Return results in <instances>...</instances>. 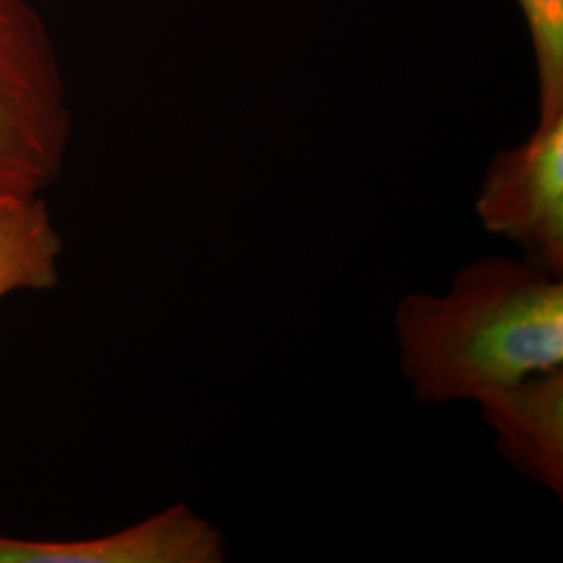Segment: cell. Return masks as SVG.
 Wrapping results in <instances>:
<instances>
[{
	"label": "cell",
	"mask_w": 563,
	"mask_h": 563,
	"mask_svg": "<svg viewBox=\"0 0 563 563\" xmlns=\"http://www.w3.org/2000/svg\"><path fill=\"white\" fill-rule=\"evenodd\" d=\"M476 213L486 232L514 242L522 260L563 278V115L501 151L484 176Z\"/></svg>",
	"instance_id": "cell-3"
},
{
	"label": "cell",
	"mask_w": 563,
	"mask_h": 563,
	"mask_svg": "<svg viewBox=\"0 0 563 563\" xmlns=\"http://www.w3.org/2000/svg\"><path fill=\"white\" fill-rule=\"evenodd\" d=\"M539 71V123L563 115V0H518Z\"/></svg>",
	"instance_id": "cell-7"
},
{
	"label": "cell",
	"mask_w": 563,
	"mask_h": 563,
	"mask_svg": "<svg viewBox=\"0 0 563 563\" xmlns=\"http://www.w3.org/2000/svg\"><path fill=\"white\" fill-rule=\"evenodd\" d=\"M71 139L55 46L27 0H0V190L41 195Z\"/></svg>",
	"instance_id": "cell-2"
},
{
	"label": "cell",
	"mask_w": 563,
	"mask_h": 563,
	"mask_svg": "<svg viewBox=\"0 0 563 563\" xmlns=\"http://www.w3.org/2000/svg\"><path fill=\"white\" fill-rule=\"evenodd\" d=\"M63 239L41 195L0 190V301L59 284Z\"/></svg>",
	"instance_id": "cell-6"
},
{
	"label": "cell",
	"mask_w": 563,
	"mask_h": 563,
	"mask_svg": "<svg viewBox=\"0 0 563 563\" xmlns=\"http://www.w3.org/2000/svg\"><path fill=\"white\" fill-rule=\"evenodd\" d=\"M476 402L505 462L562 499V367L486 393Z\"/></svg>",
	"instance_id": "cell-5"
},
{
	"label": "cell",
	"mask_w": 563,
	"mask_h": 563,
	"mask_svg": "<svg viewBox=\"0 0 563 563\" xmlns=\"http://www.w3.org/2000/svg\"><path fill=\"white\" fill-rule=\"evenodd\" d=\"M222 530L192 507L176 504L123 530L81 539L41 541L0 537V563H222Z\"/></svg>",
	"instance_id": "cell-4"
},
{
	"label": "cell",
	"mask_w": 563,
	"mask_h": 563,
	"mask_svg": "<svg viewBox=\"0 0 563 563\" xmlns=\"http://www.w3.org/2000/svg\"><path fill=\"white\" fill-rule=\"evenodd\" d=\"M395 334L402 378L418 401L476 402L562 367L563 278L526 260L481 257L441 295H405Z\"/></svg>",
	"instance_id": "cell-1"
}]
</instances>
